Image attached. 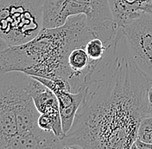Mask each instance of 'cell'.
<instances>
[{
  "label": "cell",
  "instance_id": "obj_15",
  "mask_svg": "<svg viewBox=\"0 0 152 149\" xmlns=\"http://www.w3.org/2000/svg\"><path fill=\"white\" fill-rule=\"evenodd\" d=\"M7 47H9V46L7 45V43L4 41V40L0 36V52L6 49Z\"/></svg>",
  "mask_w": 152,
  "mask_h": 149
},
{
  "label": "cell",
  "instance_id": "obj_12",
  "mask_svg": "<svg viewBox=\"0 0 152 149\" xmlns=\"http://www.w3.org/2000/svg\"><path fill=\"white\" fill-rule=\"evenodd\" d=\"M38 126L45 131L53 132V122L50 117L45 114H40L38 117Z\"/></svg>",
  "mask_w": 152,
  "mask_h": 149
},
{
  "label": "cell",
  "instance_id": "obj_11",
  "mask_svg": "<svg viewBox=\"0 0 152 149\" xmlns=\"http://www.w3.org/2000/svg\"><path fill=\"white\" fill-rule=\"evenodd\" d=\"M137 139L152 143V116H146L141 121L137 129Z\"/></svg>",
  "mask_w": 152,
  "mask_h": 149
},
{
  "label": "cell",
  "instance_id": "obj_10",
  "mask_svg": "<svg viewBox=\"0 0 152 149\" xmlns=\"http://www.w3.org/2000/svg\"><path fill=\"white\" fill-rule=\"evenodd\" d=\"M112 41H105L99 36H94L90 39L85 46L86 51L90 60L94 63L99 62L104 57L107 47Z\"/></svg>",
  "mask_w": 152,
  "mask_h": 149
},
{
  "label": "cell",
  "instance_id": "obj_7",
  "mask_svg": "<svg viewBox=\"0 0 152 149\" xmlns=\"http://www.w3.org/2000/svg\"><path fill=\"white\" fill-rule=\"evenodd\" d=\"M40 82L45 84L54 93L56 94L59 102V110L61 119L62 129L64 135L71 129L74 119L80 103L84 97V91L80 89L78 92H72L70 83L63 78L50 79L32 76Z\"/></svg>",
  "mask_w": 152,
  "mask_h": 149
},
{
  "label": "cell",
  "instance_id": "obj_13",
  "mask_svg": "<svg viewBox=\"0 0 152 149\" xmlns=\"http://www.w3.org/2000/svg\"><path fill=\"white\" fill-rule=\"evenodd\" d=\"M132 149H152V143L144 142L137 139L132 145Z\"/></svg>",
  "mask_w": 152,
  "mask_h": 149
},
{
  "label": "cell",
  "instance_id": "obj_6",
  "mask_svg": "<svg viewBox=\"0 0 152 149\" xmlns=\"http://www.w3.org/2000/svg\"><path fill=\"white\" fill-rule=\"evenodd\" d=\"M121 28L134 62L152 78V14L144 13Z\"/></svg>",
  "mask_w": 152,
  "mask_h": 149
},
{
  "label": "cell",
  "instance_id": "obj_5",
  "mask_svg": "<svg viewBox=\"0 0 152 149\" xmlns=\"http://www.w3.org/2000/svg\"><path fill=\"white\" fill-rule=\"evenodd\" d=\"M44 0H0V36L9 47L30 41L43 28Z\"/></svg>",
  "mask_w": 152,
  "mask_h": 149
},
{
  "label": "cell",
  "instance_id": "obj_9",
  "mask_svg": "<svg viewBox=\"0 0 152 149\" xmlns=\"http://www.w3.org/2000/svg\"><path fill=\"white\" fill-rule=\"evenodd\" d=\"M115 24L122 28L144 13L152 14V0H108Z\"/></svg>",
  "mask_w": 152,
  "mask_h": 149
},
{
  "label": "cell",
  "instance_id": "obj_8",
  "mask_svg": "<svg viewBox=\"0 0 152 149\" xmlns=\"http://www.w3.org/2000/svg\"><path fill=\"white\" fill-rule=\"evenodd\" d=\"M28 90L38 111L40 114H45L50 117L53 122V132L61 139L64 136V132L61 125L59 102L56 94L32 76L29 78Z\"/></svg>",
  "mask_w": 152,
  "mask_h": 149
},
{
  "label": "cell",
  "instance_id": "obj_2",
  "mask_svg": "<svg viewBox=\"0 0 152 149\" xmlns=\"http://www.w3.org/2000/svg\"><path fill=\"white\" fill-rule=\"evenodd\" d=\"M98 36L87 24L85 15L69 17L64 25L42 28L30 41L7 47L0 52V74L18 71L30 76L50 79L63 78L68 82L71 72L67 64L70 52L86 46Z\"/></svg>",
  "mask_w": 152,
  "mask_h": 149
},
{
  "label": "cell",
  "instance_id": "obj_3",
  "mask_svg": "<svg viewBox=\"0 0 152 149\" xmlns=\"http://www.w3.org/2000/svg\"><path fill=\"white\" fill-rule=\"evenodd\" d=\"M30 76L0 74V149L64 148L54 132L38 126V111L28 90Z\"/></svg>",
  "mask_w": 152,
  "mask_h": 149
},
{
  "label": "cell",
  "instance_id": "obj_14",
  "mask_svg": "<svg viewBox=\"0 0 152 149\" xmlns=\"http://www.w3.org/2000/svg\"><path fill=\"white\" fill-rule=\"evenodd\" d=\"M148 109H149V115L152 116V86L150 88L148 92Z\"/></svg>",
  "mask_w": 152,
  "mask_h": 149
},
{
  "label": "cell",
  "instance_id": "obj_1",
  "mask_svg": "<svg viewBox=\"0 0 152 149\" xmlns=\"http://www.w3.org/2000/svg\"><path fill=\"white\" fill-rule=\"evenodd\" d=\"M151 86L152 78L134 62L119 28L81 85L84 97L61 138L64 148L132 149L140 122L150 116Z\"/></svg>",
  "mask_w": 152,
  "mask_h": 149
},
{
  "label": "cell",
  "instance_id": "obj_4",
  "mask_svg": "<svg viewBox=\"0 0 152 149\" xmlns=\"http://www.w3.org/2000/svg\"><path fill=\"white\" fill-rule=\"evenodd\" d=\"M81 14L99 37L107 41L117 36L119 28L113 22L108 0H44L43 28L61 27L69 17Z\"/></svg>",
  "mask_w": 152,
  "mask_h": 149
}]
</instances>
